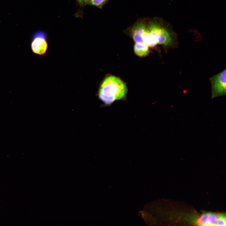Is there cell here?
<instances>
[{"label":"cell","instance_id":"6da1fadb","mask_svg":"<svg viewBox=\"0 0 226 226\" xmlns=\"http://www.w3.org/2000/svg\"><path fill=\"white\" fill-rule=\"evenodd\" d=\"M127 91L126 84L121 79L109 76L106 77L101 83L98 96L105 105L109 106L115 101L125 99Z\"/></svg>","mask_w":226,"mask_h":226},{"label":"cell","instance_id":"8992f818","mask_svg":"<svg viewBox=\"0 0 226 226\" xmlns=\"http://www.w3.org/2000/svg\"><path fill=\"white\" fill-rule=\"evenodd\" d=\"M147 26L143 22H139L133 26L131 30V34L136 43H144L143 36Z\"/></svg>","mask_w":226,"mask_h":226},{"label":"cell","instance_id":"9c48e42d","mask_svg":"<svg viewBox=\"0 0 226 226\" xmlns=\"http://www.w3.org/2000/svg\"><path fill=\"white\" fill-rule=\"evenodd\" d=\"M226 218L225 213L219 214L216 226H226Z\"/></svg>","mask_w":226,"mask_h":226},{"label":"cell","instance_id":"5b68a950","mask_svg":"<svg viewBox=\"0 0 226 226\" xmlns=\"http://www.w3.org/2000/svg\"><path fill=\"white\" fill-rule=\"evenodd\" d=\"M219 215L214 213L204 212L195 217L194 224L200 226H215Z\"/></svg>","mask_w":226,"mask_h":226},{"label":"cell","instance_id":"277c9868","mask_svg":"<svg viewBox=\"0 0 226 226\" xmlns=\"http://www.w3.org/2000/svg\"><path fill=\"white\" fill-rule=\"evenodd\" d=\"M33 52L39 55H42L46 53L48 47L46 34L42 31H38L33 36L31 44Z\"/></svg>","mask_w":226,"mask_h":226},{"label":"cell","instance_id":"7a4b0ae2","mask_svg":"<svg viewBox=\"0 0 226 226\" xmlns=\"http://www.w3.org/2000/svg\"><path fill=\"white\" fill-rule=\"evenodd\" d=\"M151 37L156 44L165 46L172 43V37L170 31L165 27L155 22H150L147 27Z\"/></svg>","mask_w":226,"mask_h":226},{"label":"cell","instance_id":"3957f363","mask_svg":"<svg viewBox=\"0 0 226 226\" xmlns=\"http://www.w3.org/2000/svg\"><path fill=\"white\" fill-rule=\"evenodd\" d=\"M212 85V98L225 95L226 93V70L210 78Z\"/></svg>","mask_w":226,"mask_h":226},{"label":"cell","instance_id":"ba28073f","mask_svg":"<svg viewBox=\"0 0 226 226\" xmlns=\"http://www.w3.org/2000/svg\"><path fill=\"white\" fill-rule=\"evenodd\" d=\"M78 2L81 5H89L98 7L99 6L100 0H77Z\"/></svg>","mask_w":226,"mask_h":226},{"label":"cell","instance_id":"52a82bcc","mask_svg":"<svg viewBox=\"0 0 226 226\" xmlns=\"http://www.w3.org/2000/svg\"><path fill=\"white\" fill-rule=\"evenodd\" d=\"M134 49L135 53L139 56H146L149 53V46L144 43H136Z\"/></svg>","mask_w":226,"mask_h":226}]
</instances>
